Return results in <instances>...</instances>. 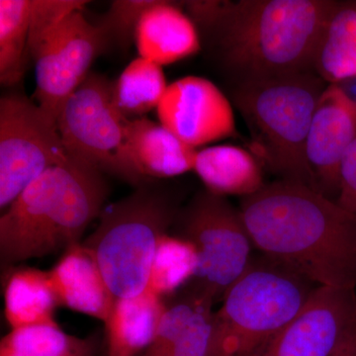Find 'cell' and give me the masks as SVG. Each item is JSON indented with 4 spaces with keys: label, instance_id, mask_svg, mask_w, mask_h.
Instances as JSON below:
<instances>
[{
    "label": "cell",
    "instance_id": "29",
    "mask_svg": "<svg viewBox=\"0 0 356 356\" xmlns=\"http://www.w3.org/2000/svg\"><path fill=\"white\" fill-rule=\"evenodd\" d=\"M337 203L356 219V138L341 163V188Z\"/></svg>",
    "mask_w": 356,
    "mask_h": 356
},
{
    "label": "cell",
    "instance_id": "30",
    "mask_svg": "<svg viewBox=\"0 0 356 356\" xmlns=\"http://www.w3.org/2000/svg\"><path fill=\"white\" fill-rule=\"evenodd\" d=\"M331 356H356V327Z\"/></svg>",
    "mask_w": 356,
    "mask_h": 356
},
{
    "label": "cell",
    "instance_id": "23",
    "mask_svg": "<svg viewBox=\"0 0 356 356\" xmlns=\"http://www.w3.org/2000/svg\"><path fill=\"white\" fill-rule=\"evenodd\" d=\"M31 0H0V83L13 86L24 76Z\"/></svg>",
    "mask_w": 356,
    "mask_h": 356
},
{
    "label": "cell",
    "instance_id": "4",
    "mask_svg": "<svg viewBox=\"0 0 356 356\" xmlns=\"http://www.w3.org/2000/svg\"><path fill=\"white\" fill-rule=\"evenodd\" d=\"M327 83L315 72L238 83L233 102L264 168L317 191L306 158L312 119Z\"/></svg>",
    "mask_w": 356,
    "mask_h": 356
},
{
    "label": "cell",
    "instance_id": "22",
    "mask_svg": "<svg viewBox=\"0 0 356 356\" xmlns=\"http://www.w3.org/2000/svg\"><path fill=\"white\" fill-rule=\"evenodd\" d=\"M98 339L67 334L57 325L11 330L0 341V356H95Z\"/></svg>",
    "mask_w": 356,
    "mask_h": 356
},
{
    "label": "cell",
    "instance_id": "19",
    "mask_svg": "<svg viewBox=\"0 0 356 356\" xmlns=\"http://www.w3.org/2000/svg\"><path fill=\"white\" fill-rule=\"evenodd\" d=\"M57 307L48 271L30 267L9 268L4 283V315L11 330L57 325Z\"/></svg>",
    "mask_w": 356,
    "mask_h": 356
},
{
    "label": "cell",
    "instance_id": "26",
    "mask_svg": "<svg viewBox=\"0 0 356 356\" xmlns=\"http://www.w3.org/2000/svg\"><path fill=\"white\" fill-rule=\"evenodd\" d=\"M83 0H31L28 54L33 58L44 40L74 11L83 10Z\"/></svg>",
    "mask_w": 356,
    "mask_h": 356
},
{
    "label": "cell",
    "instance_id": "11",
    "mask_svg": "<svg viewBox=\"0 0 356 356\" xmlns=\"http://www.w3.org/2000/svg\"><path fill=\"white\" fill-rule=\"evenodd\" d=\"M356 327V289L318 286L261 356H331Z\"/></svg>",
    "mask_w": 356,
    "mask_h": 356
},
{
    "label": "cell",
    "instance_id": "14",
    "mask_svg": "<svg viewBox=\"0 0 356 356\" xmlns=\"http://www.w3.org/2000/svg\"><path fill=\"white\" fill-rule=\"evenodd\" d=\"M49 278L58 307L105 322L116 297L110 289L95 255L83 243L63 252Z\"/></svg>",
    "mask_w": 356,
    "mask_h": 356
},
{
    "label": "cell",
    "instance_id": "18",
    "mask_svg": "<svg viewBox=\"0 0 356 356\" xmlns=\"http://www.w3.org/2000/svg\"><path fill=\"white\" fill-rule=\"evenodd\" d=\"M163 298L145 291L117 298L105 321L107 356H138L147 350L166 309Z\"/></svg>",
    "mask_w": 356,
    "mask_h": 356
},
{
    "label": "cell",
    "instance_id": "21",
    "mask_svg": "<svg viewBox=\"0 0 356 356\" xmlns=\"http://www.w3.org/2000/svg\"><path fill=\"white\" fill-rule=\"evenodd\" d=\"M168 86L161 65L138 57L112 83V98L126 120H137L158 108Z\"/></svg>",
    "mask_w": 356,
    "mask_h": 356
},
{
    "label": "cell",
    "instance_id": "6",
    "mask_svg": "<svg viewBox=\"0 0 356 356\" xmlns=\"http://www.w3.org/2000/svg\"><path fill=\"white\" fill-rule=\"evenodd\" d=\"M99 217L83 243L114 296L130 298L147 291L159 238L175 217L172 203L147 184L103 209Z\"/></svg>",
    "mask_w": 356,
    "mask_h": 356
},
{
    "label": "cell",
    "instance_id": "20",
    "mask_svg": "<svg viewBox=\"0 0 356 356\" xmlns=\"http://www.w3.org/2000/svg\"><path fill=\"white\" fill-rule=\"evenodd\" d=\"M327 84L356 79V0L339 2L327 23L315 63Z\"/></svg>",
    "mask_w": 356,
    "mask_h": 356
},
{
    "label": "cell",
    "instance_id": "27",
    "mask_svg": "<svg viewBox=\"0 0 356 356\" xmlns=\"http://www.w3.org/2000/svg\"><path fill=\"white\" fill-rule=\"evenodd\" d=\"M156 0H115L102 16L98 26L108 39L109 44L127 49L135 44L136 31L140 17Z\"/></svg>",
    "mask_w": 356,
    "mask_h": 356
},
{
    "label": "cell",
    "instance_id": "3",
    "mask_svg": "<svg viewBox=\"0 0 356 356\" xmlns=\"http://www.w3.org/2000/svg\"><path fill=\"white\" fill-rule=\"evenodd\" d=\"M108 196L104 173L70 156L21 192L0 218V261L11 266L64 252L99 217Z\"/></svg>",
    "mask_w": 356,
    "mask_h": 356
},
{
    "label": "cell",
    "instance_id": "15",
    "mask_svg": "<svg viewBox=\"0 0 356 356\" xmlns=\"http://www.w3.org/2000/svg\"><path fill=\"white\" fill-rule=\"evenodd\" d=\"M139 57L159 65L173 64L201 50L197 26L179 4L156 0L145 11L135 38Z\"/></svg>",
    "mask_w": 356,
    "mask_h": 356
},
{
    "label": "cell",
    "instance_id": "5",
    "mask_svg": "<svg viewBox=\"0 0 356 356\" xmlns=\"http://www.w3.org/2000/svg\"><path fill=\"white\" fill-rule=\"evenodd\" d=\"M317 285L268 257H252L214 312L209 356H261Z\"/></svg>",
    "mask_w": 356,
    "mask_h": 356
},
{
    "label": "cell",
    "instance_id": "2",
    "mask_svg": "<svg viewBox=\"0 0 356 356\" xmlns=\"http://www.w3.org/2000/svg\"><path fill=\"white\" fill-rule=\"evenodd\" d=\"M339 1L184 2L220 62L242 81L315 72L318 47Z\"/></svg>",
    "mask_w": 356,
    "mask_h": 356
},
{
    "label": "cell",
    "instance_id": "12",
    "mask_svg": "<svg viewBox=\"0 0 356 356\" xmlns=\"http://www.w3.org/2000/svg\"><path fill=\"white\" fill-rule=\"evenodd\" d=\"M156 113L159 124L196 149L236 132L233 105L204 77L185 76L168 84Z\"/></svg>",
    "mask_w": 356,
    "mask_h": 356
},
{
    "label": "cell",
    "instance_id": "16",
    "mask_svg": "<svg viewBox=\"0 0 356 356\" xmlns=\"http://www.w3.org/2000/svg\"><path fill=\"white\" fill-rule=\"evenodd\" d=\"M126 142L134 168L145 179L175 177L193 170L197 149L146 117L127 122Z\"/></svg>",
    "mask_w": 356,
    "mask_h": 356
},
{
    "label": "cell",
    "instance_id": "7",
    "mask_svg": "<svg viewBox=\"0 0 356 356\" xmlns=\"http://www.w3.org/2000/svg\"><path fill=\"white\" fill-rule=\"evenodd\" d=\"M127 122L115 107L112 81L90 72L65 102L58 128L69 156L138 188L149 180L140 177L131 161Z\"/></svg>",
    "mask_w": 356,
    "mask_h": 356
},
{
    "label": "cell",
    "instance_id": "8",
    "mask_svg": "<svg viewBox=\"0 0 356 356\" xmlns=\"http://www.w3.org/2000/svg\"><path fill=\"white\" fill-rule=\"evenodd\" d=\"M182 238L197 250V273L191 289L217 302L252 261V238L240 209L224 196L200 191L181 218Z\"/></svg>",
    "mask_w": 356,
    "mask_h": 356
},
{
    "label": "cell",
    "instance_id": "28",
    "mask_svg": "<svg viewBox=\"0 0 356 356\" xmlns=\"http://www.w3.org/2000/svg\"><path fill=\"white\" fill-rule=\"evenodd\" d=\"M214 301L204 297L178 339L172 356H209L214 327Z\"/></svg>",
    "mask_w": 356,
    "mask_h": 356
},
{
    "label": "cell",
    "instance_id": "1",
    "mask_svg": "<svg viewBox=\"0 0 356 356\" xmlns=\"http://www.w3.org/2000/svg\"><path fill=\"white\" fill-rule=\"evenodd\" d=\"M252 245L317 286L356 289V219L292 180L266 184L241 201Z\"/></svg>",
    "mask_w": 356,
    "mask_h": 356
},
{
    "label": "cell",
    "instance_id": "25",
    "mask_svg": "<svg viewBox=\"0 0 356 356\" xmlns=\"http://www.w3.org/2000/svg\"><path fill=\"white\" fill-rule=\"evenodd\" d=\"M205 295L189 289L184 296L166 306L151 344L143 356H172L178 339Z\"/></svg>",
    "mask_w": 356,
    "mask_h": 356
},
{
    "label": "cell",
    "instance_id": "9",
    "mask_svg": "<svg viewBox=\"0 0 356 356\" xmlns=\"http://www.w3.org/2000/svg\"><path fill=\"white\" fill-rule=\"evenodd\" d=\"M70 156L58 122L24 95L0 100V208L6 210L33 180Z\"/></svg>",
    "mask_w": 356,
    "mask_h": 356
},
{
    "label": "cell",
    "instance_id": "17",
    "mask_svg": "<svg viewBox=\"0 0 356 356\" xmlns=\"http://www.w3.org/2000/svg\"><path fill=\"white\" fill-rule=\"evenodd\" d=\"M193 172L208 191L224 197H248L266 185L261 161L247 149L233 145L197 149Z\"/></svg>",
    "mask_w": 356,
    "mask_h": 356
},
{
    "label": "cell",
    "instance_id": "10",
    "mask_svg": "<svg viewBox=\"0 0 356 356\" xmlns=\"http://www.w3.org/2000/svg\"><path fill=\"white\" fill-rule=\"evenodd\" d=\"M109 44L102 28L89 22L83 10L67 16L33 57L37 104L58 122L65 102L83 83L95 58Z\"/></svg>",
    "mask_w": 356,
    "mask_h": 356
},
{
    "label": "cell",
    "instance_id": "13",
    "mask_svg": "<svg viewBox=\"0 0 356 356\" xmlns=\"http://www.w3.org/2000/svg\"><path fill=\"white\" fill-rule=\"evenodd\" d=\"M355 138V100L337 84H327L312 119L306 158L317 191L336 202L341 163Z\"/></svg>",
    "mask_w": 356,
    "mask_h": 356
},
{
    "label": "cell",
    "instance_id": "24",
    "mask_svg": "<svg viewBox=\"0 0 356 356\" xmlns=\"http://www.w3.org/2000/svg\"><path fill=\"white\" fill-rule=\"evenodd\" d=\"M198 266L195 247L182 236L166 233L159 238L147 290L161 298L172 294L191 282Z\"/></svg>",
    "mask_w": 356,
    "mask_h": 356
}]
</instances>
